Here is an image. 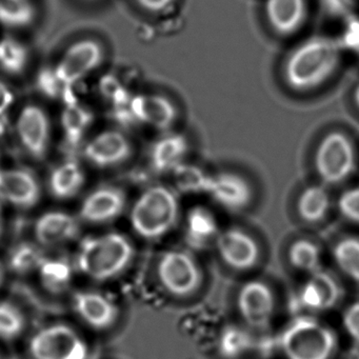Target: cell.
Wrapping results in <instances>:
<instances>
[{
  "label": "cell",
  "mask_w": 359,
  "mask_h": 359,
  "mask_svg": "<svg viewBox=\"0 0 359 359\" xmlns=\"http://www.w3.org/2000/svg\"><path fill=\"white\" fill-rule=\"evenodd\" d=\"M73 308L79 318L95 330L112 327L119 316L118 306L104 294L96 291H79L73 297Z\"/></svg>",
  "instance_id": "ac0fdd59"
},
{
  "label": "cell",
  "mask_w": 359,
  "mask_h": 359,
  "mask_svg": "<svg viewBox=\"0 0 359 359\" xmlns=\"http://www.w3.org/2000/svg\"><path fill=\"white\" fill-rule=\"evenodd\" d=\"M287 259L294 270L311 275L323 269V251L318 243L308 238L294 241L287 250Z\"/></svg>",
  "instance_id": "484cf974"
},
{
  "label": "cell",
  "mask_w": 359,
  "mask_h": 359,
  "mask_svg": "<svg viewBox=\"0 0 359 359\" xmlns=\"http://www.w3.org/2000/svg\"><path fill=\"white\" fill-rule=\"evenodd\" d=\"M130 113L134 123L165 132L171 129L178 116L177 108L169 98L152 93L132 96Z\"/></svg>",
  "instance_id": "9a60e30c"
},
{
  "label": "cell",
  "mask_w": 359,
  "mask_h": 359,
  "mask_svg": "<svg viewBox=\"0 0 359 359\" xmlns=\"http://www.w3.org/2000/svg\"><path fill=\"white\" fill-rule=\"evenodd\" d=\"M35 18L31 0H0V25L6 28L20 29L30 26Z\"/></svg>",
  "instance_id": "f1b7e54d"
},
{
  "label": "cell",
  "mask_w": 359,
  "mask_h": 359,
  "mask_svg": "<svg viewBox=\"0 0 359 359\" xmlns=\"http://www.w3.org/2000/svg\"><path fill=\"white\" fill-rule=\"evenodd\" d=\"M215 247L222 262L237 272L252 270L259 262V245L250 233L243 229L232 226L220 231Z\"/></svg>",
  "instance_id": "7c38bea8"
},
{
  "label": "cell",
  "mask_w": 359,
  "mask_h": 359,
  "mask_svg": "<svg viewBox=\"0 0 359 359\" xmlns=\"http://www.w3.org/2000/svg\"><path fill=\"white\" fill-rule=\"evenodd\" d=\"M332 208L327 187L321 184L306 187L298 196L296 210L302 222L316 224L325 220Z\"/></svg>",
  "instance_id": "cb8c5ba5"
},
{
  "label": "cell",
  "mask_w": 359,
  "mask_h": 359,
  "mask_svg": "<svg viewBox=\"0 0 359 359\" xmlns=\"http://www.w3.org/2000/svg\"><path fill=\"white\" fill-rule=\"evenodd\" d=\"M85 184V173L79 161L68 159L54 168L49 178L50 191L56 198L70 199L76 196Z\"/></svg>",
  "instance_id": "d4e9b609"
},
{
  "label": "cell",
  "mask_w": 359,
  "mask_h": 359,
  "mask_svg": "<svg viewBox=\"0 0 359 359\" xmlns=\"http://www.w3.org/2000/svg\"><path fill=\"white\" fill-rule=\"evenodd\" d=\"M45 258L37 245L22 243L12 252L10 266L12 270L20 274L32 272L41 268Z\"/></svg>",
  "instance_id": "d6a6232c"
},
{
  "label": "cell",
  "mask_w": 359,
  "mask_h": 359,
  "mask_svg": "<svg viewBox=\"0 0 359 359\" xmlns=\"http://www.w3.org/2000/svg\"><path fill=\"white\" fill-rule=\"evenodd\" d=\"M157 276L165 291L177 297L192 295L203 281L196 260L182 250H171L161 255L157 264Z\"/></svg>",
  "instance_id": "52a82bcc"
},
{
  "label": "cell",
  "mask_w": 359,
  "mask_h": 359,
  "mask_svg": "<svg viewBox=\"0 0 359 359\" xmlns=\"http://www.w3.org/2000/svg\"><path fill=\"white\" fill-rule=\"evenodd\" d=\"M334 264L352 283L359 285V237L344 236L332 249Z\"/></svg>",
  "instance_id": "4316f807"
},
{
  "label": "cell",
  "mask_w": 359,
  "mask_h": 359,
  "mask_svg": "<svg viewBox=\"0 0 359 359\" xmlns=\"http://www.w3.org/2000/svg\"><path fill=\"white\" fill-rule=\"evenodd\" d=\"M126 205L127 198L123 190L116 187H102L83 199L79 217L89 224H107L119 217Z\"/></svg>",
  "instance_id": "2e32d148"
},
{
  "label": "cell",
  "mask_w": 359,
  "mask_h": 359,
  "mask_svg": "<svg viewBox=\"0 0 359 359\" xmlns=\"http://www.w3.org/2000/svg\"><path fill=\"white\" fill-rule=\"evenodd\" d=\"M142 9L150 13H161L173 5L174 0H135Z\"/></svg>",
  "instance_id": "74e56055"
},
{
  "label": "cell",
  "mask_w": 359,
  "mask_h": 359,
  "mask_svg": "<svg viewBox=\"0 0 359 359\" xmlns=\"http://www.w3.org/2000/svg\"><path fill=\"white\" fill-rule=\"evenodd\" d=\"M189 150L187 138L182 134L165 133L153 144L150 151V163L156 173H171L184 163Z\"/></svg>",
  "instance_id": "44dd1931"
},
{
  "label": "cell",
  "mask_w": 359,
  "mask_h": 359,
  "mask_svg": "<svg viewBox=\"0 0 359 359\" xmlns=\"http://www.w3.org/2000/svg\"><path fill=\"white\" fill-rule=\"evenodd\" d=\"M220 230L215 215L205 207H195L189 212L186 220L187 245L201 251L215 245Z\"/></svg>",
  "instance_id": "7402d4cb"
},
{
  "label": "cell",
  "mask_w": 359,
  "mask_h": 359,
  "mask_svg": "<svg viewBox=\"0 0 359 359\" xmlns=\"http://www.w3.org/2000/svg\"><path fill=\"white\" fill-rule=\"evenodd\" d=\"M0 359H3V358H1V356H0Z\"/></svg>",
  "instance_id": "f6af8a7d"
},
{
  "label": "cell",
  "mask_w": 359,
  "mask_h": 359,
  "mask_svg": "<svg viewBox=\"0 0 359 359\" xmlns=\"http://www.w3.org/2000/svg\"><path fill=\"white\" fill-rule=\"evenodd\" d=\"M15 131L20 144L30 156L37 161L46 156L51 142V121L41 107L25 106L16 117Z\"/></svg>",
  "instance_id": "8fae6325"
},
{
  "label": "cell",
  "mask_w": 359,
  "mask_h": 359,
  "mask_svg": "<svg viewBox=\"0 0 359 359\" xmlns=\"http://www.w3.org/2000/svg\"><path fill=\"white\" fill-rule=\"evenodd\" d=\"M104 60V50L93 39H83L71 45L53 68L54 74L67 90L93 73Z\"/></svg>",
  "instance_id": "9c48e42d"
},
{
  "label": "cell",
  "mask_w": 359,
  "mask_h": 359,
  "mask_svg": "<svg viewBox=\"0 0 359 359\" xmlns=\"http://www.w3.org/2000/svg\"><path fill=\"white\" fill-rule=\"evenodd\" d=\"M36 176L25 169L0 170V201L22 209L34 207L41 198Z\"/></svg>",
  "instance_id": "e0dca14e"
},
{
  "label": "cell",
  "mask_w": 359,
  "mask_h": 359,
  "mask_svg": "<svg viewBox=\"0 0 359 359\" xmlns=\"http://www.w3.org/2000/svg\"><path fill=\"white\" fill-rule=\"evenodd\" d=\"M180 203L167 187L155 186L142 193L132 208L133 230L142 238L155 241L170 232L177 222Z\"/></svg>",
  "instance_id": "277c9868"
},
{
  "label": "cell",
  "mask_w": 359,
  "mask_h": 359,
  "mask_svg": "<svg viewBox=\"0 0 359 359\" xmlns=\"http://www.w3.org/2000/svg\"><path fill=\"white\" fill-rule=\"evenodd\" d=\"M0 229H1V208H0Z\"/></svg>",
  "instance_id": "b9f144b4"
},
{
  "label": "cell",
  "mask_w": 359,
  "mask_h": 359,
  "mask_svg": "<svg viewBox=\"0 0 359 359\" xmlns=\"http://www.w3.org/2000/svg\"><path fill=\"white\" fill-rule=\"evenodd\" d=\"M353 100H354L355 104H356L357 108L359 109V83H357L356 87H355L354 92H353Z\"/></svg>",
  "instance_id": "ab89813d"
},
{
  "label": "cell",
  "mask_w": 359,
  "mask_h": 359,
  "mask_svg": "<svg viewBox=\"0 0 359 359\" xmlns=\"http://www.w3.org/2000/svg\"><path fill=\"white\" fill-rule=\"evenodd\" d=\"M336 207L346 222L359 226V187L344 191L338 197Z\"/></svg>",
  "instance_id": "e575fe53"
},
{
  "label": "cell",
  "mask_w": 359,
  "mask_h": 359,
  "mask_svg": "<svg viewBox=\"0 0 359 359\" xmlns=\"http://www.w3.org/2000/svg\"><path fill=\"white\" fill-rule=\"evenodd\" d=\"M29 353L32 359H88L89 348L75 330L57 323L33 335Z\"/></svg>",
  "instance_id": "8992f818"
},
{
  "label": "cell",
  "mask_w": 359,
  "mask_h": 359,
  "mask_svg": "<svg viewBox=\"0 0 359 359\" xmlns=\"http://www.w3.org/2000/svg\"><path fill=\"white\" fill-rule=\"evenodd\" d=\"M0 156H1V151H0Z\"/></svg>",
  "instance_id": "7bdbcfd3"
},
{
  "label": "cell",
  "mask_w": 359,
  "mask_h": 359,
  "mask_svg": "<svg viewBox=\"0 0 359 359\" xmlns=\"http://www.w3.org/2000/svg\"><path fill=\"white\" fill-rule=\"evenodd\" d=\"M26 319L22 311L8 302H0V338L13 340L22 335Z\"/></svg>",
  "instance_id": "1f68e13d"
},
{
  "label": "cell",
  "mask_w": 359,
  "mask_h": 359,
  "mask_svg": "<svg viewBox=\"0 0 359 359\" xmlns=\"http://www.w3.org/2000/svg\"><path fill=\"white\" fill-rule=\"evenodd\" d=\"M342 52L338 39L325 35L306 39L296 46L285 60V85L299 93L317 89L339 68Z\"/></svg>",
  "instance_id": "6da1fadb"
},
{
  "label": "cell",
  "mask_w": 359,
  "mask_h": 359,
  "mask_svg": "<svg viewBox=\"0 0 359 359\" xmlns=\"http://www.w3.org/2000/svg\"><path fill=\"white\" fill-rule=\"evenodd\" d=\"M93 121L91 111L83 104L70 102L65 107L60 115V128L65 146L71 155L83 147V140Z\"/></svg>",
  "instance_id": "603a6c76"
},
{
  "label": "cell",
  "mask_w": 359,
  "mask_h": 359,
  "mask_svg": "<svg viewBox=\"0 0 359 359\" xmlns=\"http://www.w3.org/2000/svg\"><path fill=\"white\" fill-rule=\"evenodd\" d=\"M356 150L348 135L332 131L323 136L314 154V168L323 186H337L354 174Z\"/></svg>",
  "instance_id": "5b68a950"
},
{
  "label": "cell",
  "mask_w": 359,
  "mask_h": 359,
  "mask_svg": "<svg viewBox=\"0 0 359 359\" xmlns=\"http://www.w3.org/2000/svg\"><path fill=\"white\" fill-rule=\"evenodd\" d=\"M134 248L121 233L90 236L83 239L77 250V269L89 278L107 281L123 273L131 264Z\"/></svg>",
  "instance_id": "7a4b0ae2"
},
{
  "label": "cell",
  "mask_w": 359,
  "mask_h": 359,
  "mask_svg": "<svg viewBox=\"0 0 359 359\" xmlns=\"http://www.w3.org/2000/svg\"><path fill=\"white\" fill-rule=\"evenodd\" d=\"M342 298V287L332 273L321 269L300 285L294 295L293 306L299 315L327 312L335 308Z\"/></svg>",
  "instance_id": "ba28073f"
},
{
  "label": "cell",
  "mask_w": 359,
  "mask_h": 359,
  "mask_svg": "<svg viewBox=\"0 0 359 359\" xmlns=\"http://www.w3.org/2000/svg\"><path fill=\"white\" fill-rule=\"evenodd\" d=\"M357 56H359V53H358V55H357Z\"/></svg>",
  "instance_id": "bcb514c9"
},
{
  "label": "cell",
  "mask_w": 359,
  "mask_h": 359,
  "mask_svg": "<svg viewBox=\"0 0 359 359\" xmlns=\"http://www.w3.org/2000/svg\"><path fill=\"white\" fill-rule=\"evenodd\" d=\"M79 233V219L67 212H48L35 222V238L39 245L45 247H57L70 243L76 238Z\"/></svg>",
  "instance_id": "d6986e66"
},
{
  "label": "cell",
  "mask_w": 359,
  "mask_h": 359,
  "mask_svg": "<svg viewBox=\"0 0 359 359\" xmlns=\"http://www.w3.org/2000/svg\"><path fill=\"white\" fill-rule=\"evenodd\" d=\"M323 11L330 18L346 20L357 16L358 0H320Z\"/></svg>",
  "instance_id": "d590c367"
},
{
  "label": "cell",
  "mask_w": 359,
  "mask_h": 359,
  "mask_svg": "<svg viewBox=\"0 0 359 359\" xmlns=\"http://www.w3.org/2000/svg\"><path fill=\"white\" fill-rule=\"evenodd\" d=\"M13 102V91L5 81L0 79V116L8 112Z\"/></svg>",
  "instance_id": "f35d334b"
},
{
  "label": "cell",
  "mask_w": 359,
  "mask_h": 359,
  "mask_svg": "<svg viewBox=\"0 0 359 359\" xmlns=\"http://www.w3.org/2000/svg\"><path fill=\"white\" fill-rule=\"evenodd\" d=\"M341 323L346 335L359 346V300L352 302L344 309Z\"/></svg>",
  "instance_id": "8d00e7d4"
},
{
  "label": "cell",
  "mask_w": 359,
  "mask_h": 359,
  "mask_svg": "<svg viewBox=\"0 0 359 359\" xmlns=\"http://www.w3.org/2000/svg\"><path fill=\"white\" fill-rule=\"evenodd\" d=\"M205 192L220 207L230 212H241L253 199L251 184L234 172H222L209 178Z\"/></svg>",
  "instance_id": "5bb4252c"
},
{
  "label": "cell",
  "mask_w": 359,
  "mask_h": 359,
  "mask_svg": "<svg viewBox=\"0 0 359 359\" xmlns=\"http://www.w3.org/2000/svg\"><path fill=\"white\" fill-rule=\"evenodd\" d=\"M264 13L271 29L280 36H291L304 26L306 0H266Z\"/></svg>",
  "instance_id": "ffe728a7"
},
{
  "label": "cell",
  "mask_w": 359,
  "mask_h": 359,
  "mask_svg": "<svg viewBox=\"0 0 359 359\" xmlns=\"http://www.w3.org/2000/svg\"><path fill=\"white\" fill-rule=\"evenodd\" d=\"M4 279V269L3 266H1V264H0V285H1V283H3Z\"/></svg>",
  "instance_id": "60d3db41"
},
{
  "label": "cell",
  "mask_w": 359,
  "mask_h": 359,
  "mask_svg": "<svg viewBox=\"0 0 359 359\" xmlns=\"http://www.w3.org/2000/svg\"><path fill=\"white\" fill-rule=\"evenodd\" d=\"M81 148L86 161L102 169L121 165L132 154L130 140L125 134L116 130L100 132Z\"/></svg>",
  "instance_id": "4fadbf2b"
},
{
  "label": "cell",
  "mask_w": 359,
  "mask_h": 359,
  "mask_svg": "<svg viewBox=\"0 0 359 359\" xmlns=\"http://www.w3.org/2000/svg\"><path fill=\"white\" fill-rule=\"evenodd\" d=\"M279 348L285 359H332L338 338L331 327L310 315H298L283 330Z\"/></svg>",
  "instance_id": "3957f363"
},
{
  "label": "cell",
  "mask_w": 359,
  "mask_h": 359,
  "mask_svg": "<svg viewBox=\"0 0 359 359\" xmlns=\"http://www.w3.org/2000/svg\"><path fill=\"white\" fill-rule=\"evenodd\" d=\"M176 188L184 193H198L207 191L209 178L199 168L182 163L171 172Z\"/></svg>",
  "instance_id": "4dcf8cb0"
},
{
  "label": "cell",
  "mask_w": 359,
  "mask_h": 359,
  "mask_svg": "<svg viewBox=\"0 0 359 359\" xmlns=\"http://www.w3.org/2000/svg\"><path fill=\"white\" fill-rule=\"evenodd\" d=\"M39 271L45 287L55 293L64 291L72 278V269L64 258H45Z\"/></svg>",
  "instance_id": "f546056e"
},
{
  "label": "cell",
  "mask_w": 359,
  "mask_h": 359,
  "mask_svg": "<svg viewBox=\"0 0 359 359\" xmlns=\"http://www.w3.org/2000/svg\"><path fill=\"white\" fill-rule=\"evenodd\" d=\"M249 338L243 332L236 327H229L220 335L218 348L222 356L236 358L249 348Z\"/></svg>",
  "instance_id": "836d02e7"
},
{
  "label": "cell",
  "mask_w": 359,
  "mask_h": 359,
  "mask_svg": "<svg viewBox=\"0 0 359 359\" xmlns=\"http://www.w3.org/2000/svg\"><path fill=\"white\" fill-rule=\"evenodd\" d=\"M30 62V53L24 43L15 37H0V70L9 75H20Z\"/></svg>",
  "instance_id": "83f0119b"
},
{
  "label": "cell",
  "mask_w": 359,
  "mask_h": 359,
  "mask_svg": "<svg viewBox=\"0 0 359 359\" xmlns=\"http://www.w3.org/2000/svg\"><path fill=\"white\" fill-rule=\"evenodd\" d=\"M236 306L243 323L251 329H266L276 311V297L272 287L262 280L243 283L237 293Z\"/></svg>",
  "instance_id": "30bf717a"
},
{
  "label": "cell",
  "mask_w": 359,
  "mask_h": 359,
  "mask_svg": "<svg viewBox=\"0 0 359 359\" xmlns=\"http://www.w3.org/2000/svg\"><path fill=\"white\" fill-rule=\"evenodd\" d=\"M10 359H18V358H10Z\"/></svg>",
  "instance_id": "ee69618b"
}]
</instances>
